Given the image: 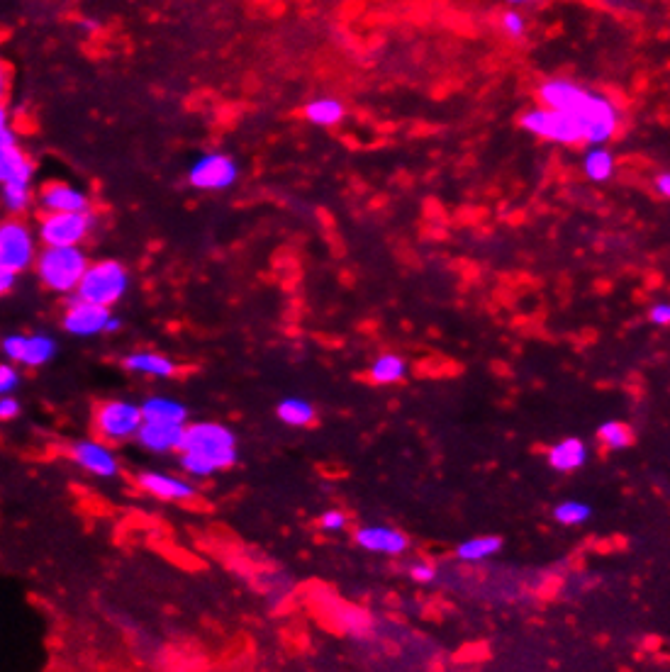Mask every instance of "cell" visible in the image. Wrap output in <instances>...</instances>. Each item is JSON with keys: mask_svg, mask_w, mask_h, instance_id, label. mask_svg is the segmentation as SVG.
Returning a JSON list of instances; mask_svg holds the SVG:
<instances>
[{"mask_svg": "<svg viewBox=\"0 0 670 672\" xmlns=\"http://www.w3.org/2000/svg\"><path fill=\"white\" fill-rule=\"evenodd\" d=\"M3 354L15 366H44L57 356V341L52 336L37 334H8L3 339Z\"/></svg>", "mask_w": 670, "mask_h": 672, "instance_id": "9c48e42d", "label": "cell"}, {"mask_svg": "<svg viewBox=\"0 0 670 672\" xmlns=\"http://www.w3.org/2000/svg\"><path fill=\"white\" fill-rule=\"evenodd\" d=\"M144 419H161V422L188 424V407L181 400L169 395H152L142 402Z\"/></svg>", "mask_w": 670, "mask_h": 672, "instance_id": "ffe728a7", "label": "cell"}, {"mask_svg": "<svg viewBox=\"0 0 670 672\" xmlns=\"http://www.w3.org/2000/svg\"><path fill=\"white\" fill-rule=\"evenodd\" d=\"M178 453H181V468L188 478H212L215 473L237 463V434L220 422L188 424L183 448Z\"/></svg>", "mask_w": 670, "mask_h": 672, "instance_id": "7a4b0ae2", "label": "cell"}, {"mask_svg": "<svg viewBox=\"0 0 670 672\" xmlns=\"http://www.w3.org/2000/svg\"><path fill=\"white\" fill-rule=\"evenodd\" d=\"M22 412L20 400L15 395H3L0 397V419L3 422H10V419H18Z\"/></svg>", "mask_w": 670, "mask_h": 672, "instance_id": "1f68e13d", "label": "cell"}, {"mask_svg": "<svg viewBox=\"0 0 670 672\" xmlns=\"http://www.w3.org/2000/svg\"><path fill=\"white\" fill-rule=\"evenodd\" d=\"M649 319L656 327H670V302H656L649 310Z\"/></svg>", "mask_w": 670, "mask_h": 672, "instance_id": "d6a6232c", "label": "cell"}, {"mask_svg": "<svg viewBox=\"0 0 670 672\" xmlns=\"http://www.w3.org/2000/svg\"><path fill=\"white\" fill-rule=\"evenodd\" d=\"M597 441L605 448H610V451H624V448L632 446L634 431L629 424L610 419V422L600 424V429H597Z\"/></svg>", "mask_w": 670, "mask_h": 672, "instance_id": "484cf974", "label": "cell"}, {"mask_svg": "<svg viewBox=\"0 0 670 672\" xmlns=\"http://www.w3.org/2000/svg\"><path fill=\"white\" fill-rule=\"evenodd\" d=\"M44 212H86L88 198L86 193L69 186V183H47L39 195Z\"/></svg>", "mask_w": 670, "mask_h": 672, "instance_id": "e0dca14e", "label": "cell"}, {"mask_svg": "<svg viewBox=\"0 0 670 672\" xmlns=\"http://www.w3.org/2000/svg\"><path fill=\"white\" fill-rule=\"evenodd\" d=\"M20 388V371L15 363H3L0 366V392L3 395H15V390Z\"/></svg>", "mask_w": 670, "mask_h": 672, "instance_id": "f1b7e54d", "label": "cell"}, {"mask_svg": "<svg viewBox=\"0 0 670 672\" xmlns=\"http://www.w3.org/2000/svg\"><path fill=\"white\" fill-rule=\"evenodd\" d=\"M407 575H410V580L417 582V585H432V582L437 580V568L429 565L427 560H415V563L407 565Z\"/></svg>", "mask_w": 670, "mask_h": 672, "instance_id": "83f0119b", "label": "cell"}, {"mask_svg": "<svg viewBox=\"0 0 670 672\" xmlns=\"http://www.w3.org/2000/svg\"><path fill=\"white\" fill-rule=\"evenodd\" d=\"M15 278H18V273L3 271V268H0V290H3V293H10L15 285Z\"/></svg>", "mask_w": 670, "mask_h": 672, "instance_id": "e575fe53", "label": "cell"}, {"mask_svg": "<svg viewBox=\"0 0 670 672\" xmlns=\"http://www.w3.org/2000/svg\"><path fill=\"white\" fill-rule=\"evenodd\" d=\"M127 285H130V276L122 263L100 261L86 271L76 290V298L100 307H113L127 293Z\"/></svg>", "mask_w": 670, "mask_h": 672, "instance_id": "5b68a950", "label": "cell"}, {"mask_svg": "<svg viewBox=\"0 0 670 672\" xmlns=\"http://www.w3.org/2000/svg\"><path fill=\"white\" fill-rule=\"evenodd\" d=\"M239 176V168L227 154H205L198 159L188 173V181L200 190H222L230 188Z\"/></svg>", "mask_w": 670, "mask_h": 672, "instance_id": "7c38bea8", "label": "cell"}, {"mask_svg": "<svg viewBox=\"0 0 670 672\" xmlns=\"http://www.w3.org/2000/svg\"><path fill=\"white\" fill-rule=\"evenodd\" d=\"M35 259V239L25 224L10 220L0 227V268L20 273Z\"/></svg>", "mask_w": 670, "mask_h": 672, "instance_id": "30bf717a", "label": "cell"}, {"mask_svg": "<svg viewBox=\"0 0 670 672\" xmlns=\"http://www.w3.org/2000/svg\"><path fill=\"white\" fill-rule=\"evenodd\" d=\"M500 551H502L500 536L485 534L461 541L459 546H456V558L463 560V563H483V560L498 556Z\"/></svg>", "mask_w": 670, "mask_h": 672, "instance_id": "44dd1931", "label": "cell"}, {"mask_svg": "<svg viewBox=\"0 0 670 672\" xmlns=\"http://www.w3.org/2000/svg\"><path fill=\"white\" fill-rule=\"evenodd\" d=\"M346 524H349V519H346L342 509H327V512L320 517V526L327 531V534H339V531L346 529Z\"/></svg>", "mask_w": 670, "mask_h": 672, "instance_id": "f546056e", "label": "cell"}, {"mask_svg": "<svg viewBox=\"0 0 670 672\" xmlns=\"http://www.w3.org/2000/svg\"><path fill=\"white\" fill-rule=\"evenodd\" d=\"M32 161L18 144L0 147V181H3V200L10 212H22L30 205Z\"/></svg>", "mask_w": 670, "mask_h": 672, "instance_id": "52a82bcc", "label": "cell"}, {"mask_svg": "<svg viewBox=\"0 0 670 672\" xmlns=\"http://www.w3.org/2000/svg\"><path fill=\"white\" fill-rule=\"evenodd\" d=\"M137 485L147 495L164 502H188L195 497V485L191 480L178 478V475L169 473V470H139Z\"/></svg>", "mask_w": 670, "mask_h": 672, "instance_id": "5bb4252c", "label": "cell"}, {"mask_svg": "<svg viewBox=\"0 0 670 672\" xmlns=\"http://www.w3.org/2000/svg\"><path fill=\"white\" fill-rule=\"evenodd\" d=\"M539 100L544 108L578 117L588 130L590 147H602L617 134L622 125V110L612 98L585 88L566 78H551L539 86Z\"/></svg>", "mask_w": 670, "mask_h": 672, "instance_id": "6da1fadb", "label": "cell"}, {"mask_svg": "<svg viewBox=\"0 0 670 672\" xmlns=\"http://www.w3.org/2000/svg\"><path fill=\"white\" fill-rule=\"evenodd\" d=\"M356 543L368 553L402 556L407 551V536L388 524H368L356 531Z\"/></svg>", "mask_w": 670, "mask_h": 672, "instance_id": "2e32d148", "label": "cell"}, {"mask_svg": "<svg viewBox=\"0 0 670 672\" xmlns=\"http://www.w3.org/2000/svg\"><path fill=\"white\" fill-rule=\"evenodd\" d=\"M507 3H512V5H524V3H529V0H507Z\"/></svg>", "mask_w": 670, "mask_h": 672, "instance_id": "8d00e7d4", "label": "cell"}, {"mask_svg": "<svg viewBox=\"0 0 670 672\" xmlns=\"http://www.w3.org/2000/svg\"><path fill=\"white\" fill-rule=\"evenodd\" d=\"M188 424L161 422V419H144L142 429L137 434V444L144 451L152 453H173L181 451L183 439H186Z\"/></svg>", "mask_w": 670, "mask_h": 672, "instance_id": "9a60e30c", "label": "cell"}, {"mask_svg": "<svg viewBox=\"0 0 670 672\" xmlns=\"http://www.w3.org/2000/svg\"><path fill=\"white\" fill-rule=\"evenodd\" d=\"M653 188H656L658 195H663V198L670 200V171L658 173V176L653 178Z\"/></svg>", "mask_w": 670, "mask_h": 672, "instance_id": "836d02e7", "label": "cell"}, {"mask_svg": "<svg viewBox=\"0 0 670 672\" xmlns=\"http://www.w3.org/2000/svg\"><path fill=\"white\" fill-rule=\"evenodd\" d=\"M546 461H549V466L556 473H573V470L583 468L588 463V446H585L583 439L568 436V439H561L549 448Z\"/></svg>", "mask_w": 670, "mask_h": 672, "instance_id": "ac0fdd59", "label": "cell"}, {"mask_svg": "<svg viewBox=\"0 0 670 672\" xmlns=\"http://www.w3.org/2000/svg\"><path fill=\"white\" fill-rule=\"evenodd\" d=\"M98 436L108 444H125V441H137L139 429L144 424L142 405H134L130 400H105L96 410Z\"/></svg>", "mask_w": 670, "mask_h": 672, "instance_id": "8992f818", "label": "cell"}, {"mask_svg": "<svg viewBox=\"0 0 670 672\" xmlns=\"http://www.w3.org/2000/svg\"><path fill=\"white\" fill-rule=\"evenodd\" d=\"M407 375V361L398 354H383L368 368V378L376 385H395L405 380Z\"/></svg>", "mask_w": 670, "mask_h": 672, "instance_id": "603a6c76", "label": "cell"}, {"mask_svg": "<svg viewBox=\"0 0 670 672\" xmlns=\"http://www.w3.org/2000/svg\"><path fill=\"white\" fill-rule=\"evenodd\" d=\"M88 268L91 266L78 246H47L37 259L39 278L54 293L78 290Z\"/></svg>", "mask_w": 670, "mask_h": 672, "instance_id": "3957f363", "label": "cell"}, {"mask_svg": "<svg viewBox=\"0 0 670 672\" xmlns=\"http://www.w3.org/2000/svg\"><path fill=\"white\" fill-rule=\"evenodd\" d=\"M305 117L312 122V125L334 127L337 122L344 120V105L334 98L312 100V103H307Z\"/></svg>", "mask_w": 670, "mask_h": 672, "instance_id": "d4e9b609", "label": "cell"}, {"mask_svg": "<svg viewBox=\"0 0 670 672\" xmlns=\"http://www.w3.org/2000/svg\"><path fill=\"white\" fill-rule=\"evenodd\" d=\"M71 461L76 463L83 473L96 475V478L110 480L120 473V461H117L113 446L108 441L81 439L71 444Z\"/></svg>", "mask_w": 670, "mask_h": 672, "instance_id": "8fae6325", "label": "cell"}, {"mask_svg": "<svg viewBox=\"0 0 670 672\" xmlns=\"http://www.w3.org/2000/svg\"><path fill=\"white\" fill-rule=\"evenodd\" d=\"M502 30H505V35H510L512 39H519L524 32H527V22H524V18L517 13V10H507V13L502 15Z\"/></svg>", "mask_w": 670, "mask_h": 672, "instance_id": "4dcf8cb0", "label": "cell"}, {"mask_svg": "<svg viewBox=\"0 0 670 672\" xmlns=\"http://www.w3.org/2000/svg\"><path fill=\"white\" fill-rule=\"evenodd\" d=\"M522 127L529 134H534V137L546 139V142L568 144V147H573V144H588V130H585V125L578 117L544 108V105L524 112Z\"/></svg>", "mask_w": 670, "mask_h": 672, "instance_id": "277c9868", "label": "cell"}, {"mask_svg": "<svg viewBox=\"0 0 670 672\" xmlns=\"http://www.w3.org/2000/svg\"><path fill=\"white\" fill-rule=\"evenodd\" d=\"M91 229L88 212H47L39 222V237L47 246H78Z\"/></svg>", "mask_w": 670, "mask_h": 672, "instance_id": "ba28073f", "label": "cell"}, {"mask_svg": "<svg viewBox=\"0 0 670 672\" xmlns=\"http://www.w3.org/2000/svg\"><path fill=\"white\" fill-rule=\"evenodd\" d=\"M125 368L137 375H149V378H171L176 373V363L156 351H134L125 358Z\"/></svg>", "mask_w": 670, "mask_h": 672, "instance_id": "d6986e66", "label": "cell"}, {"mask_svg": "<svg viewBox=\"0 0 670 672\" xmlns=\"http://www.w3.org/2000/svg\"><path fill=\"white\" fill-rule=\"evenodd\" d=\"M590 517H593V509L580 500H566L554 507V519L561 526H583L590 522Z\"/></svg>", "mask_w": 670, "mask_h": 672, "instance_id": "4316f807", "label": "cell"}, {"mask_svg": "<svg viewBox=\"0 0 670 672\" xmlns=\"http://www.w3.org/2000/svg\"><path fill=\"white\" fill-rule=\"evenodd\" d=\"M276 417L281 419L286 427H307L315 419V407L303 397H286V400L278 402Z\"/></svg>", "mask_w": 670, "mask_h": 672, "instance_id": "cb8c5ba5", "label": "cell"}, {"mask_svg": "<svg viewBox=\"0 0 670 672\" xmlns=\"http://www.w3.org/2000/svg\"><path fill=\"white\" fill-rule=\"evenodd\" d=\"M120 327H122L120 317H115V315H113V319H110V322H108V332H105V334H113V332H117V329H120Z\"/></svg>", "mask_w": 670, "mask_h": 672, "instance_id": "d590c367", "label": "cell"}, {"mask_svg": "<svg viewBox=\"0 0 670 672\" xmlns=\"http://www.w3.org/2000/svg\"><path fill=\"white\" fill-rule=\"evenodd\" d=\"M110 319H113V315H110V307H100V305H93V302L76 298L69 307H66L61 324H64V329L71 336L88 339V336H98V334L108 332Z\"/></svg>", "mask_w": 670, "mask_h": 672, "instance_id": "4fadbf2b", "label": "cell"}, {"mask_svg": "<svg viewBox=\"0 0 670 672\" xmlns=\"http://www.w3.org/2000/svg\"><path fill=\"white\" fill-rule=\"evenodd\" d=\"M617 171V161L614 154L602 144V147H590L588 154L583 156V173L588 176V181L593 183H605L610 181Z\"/></svg>", "mask_w": 670, "mask_h": 672, "instance_id": "7402d4cb", "label": "cell"}]
</instances>
